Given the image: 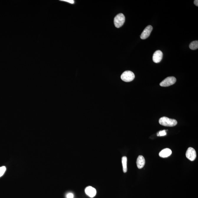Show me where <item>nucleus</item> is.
<instances>
[{
	"label": "nucleus",
	"mask_w": 198,
	"mask_h": 198,
	"mask_svg": "<svg viewBox=\"0 0 198 198\" xmlns=\"http://www.w3.org/2000/svg\"><path fill=\"white\" fill-rule=\"evenodd\" d=\"M153 30V27L151 25H148L143 30L140 35V38L145 39L149 37Z\"/></svg>",
	"instance_id": "nucleus-6"
},
{
	"label": "nucleus",
	"mask_w": 198,
	"mask_h": 198,
	"mask_svg": "<svg viewBox=\"0 0 198 198\" xmlns=\"http://www.w3.org/2000/svg\"><path fill=\"white\" fill-rule=\"evenodd\" d=\"M186 156L187 158L190 161H194L196 158V150L192 148H189L186 152Z\"/></svg>",
	"instance_id": "nucleus-5"
},
{
	"label": "nucleus",
	"mask_w": 198,
	"mask_h": 198,
	"mask_svg": "<svg viewBox=\"0 0 198 198\" xmlns=\"http://www.w3.org/2000/svg\"><path fill=\"white\" fill-rule=\"evenodd\" d=\"M160 125L166 127H174L177 124V122L174 119H171L166 117H163L159 120Z\"/></svg>",
	"instance_id": "nucleus-1"
},
{
	"label": "nucleus",
	"mask_w": 198,
	"mask_h": 198,
	"mask_svg": "<svg viewBox=\"0 0 198 198\" xmlns=\"http://www.w3.org/2000/svg\"><path fill=\"white\" fill-rule=\"evenodd\" d=\"M6 171V168L5 166L0 167V177L4 175Z\"/></svg>",
	"instance_id": "nucleus-13"
},
{
	"label": "nucleus",
	"mask_w": 198,
	"mask_h": 198,
	"mask_svg": "<svg viewBox=\"0 0 198 198\" xmlns=\"http://www.w3.org/2000/svg\"><path fill=\"white\" fill-rule=\"evenodd\" d=\"M172 154L171 150L168 148L163 149L160 152L159 156L161 158H166L170 156Z\"/></svg>",
	"instance_id": "nucleus-10"
},
{
	"label": "nucleus",
	"mask_w": 198,
	"mask_h": 198,
	"mask_svg": "<svg viewBox=\"0 0 198 198\" xmlns=\"http://www.w3.org/2000/svg\"><path fill=\"white\" fill-rule=\"evenodd\" d=\"M135 78V75L133 72L131 71H125L122 74L121 78L122 81L125 82H130L134 79Z\"/></svg>",
	"instance_id": "nucleus-2"
},
{
	"label": "nucleus",
	"mask_w": 198,
	"mask_h": 198,
	"mask_svg": "<svg viewBox=\"0 0 198 198\" xmlns=\"http://www.w3.org/2000/svg\"><path fill=\"white\" fill-rule=\"evenodd\" d=\"M163 56V53L161 51L158 50L154 53L153 56V60L154 63H159L162 59Z\"/></svg>",
	"instance_id": "nucleus-7"
},
{
	"label": "nucleus",
	"mask_w": 198,
	"mask_h": 198,
	"mask_svg": "<svg viewBox=\"0 0 198 198\" xmlns=\"http://www.w3.org/2000/svg\"><path fill=\"white\" fill-rule=\"evenodd\" d=\"M85 192L86 194L89 197L93 198L96 195V189L92 186H88L86 188Z\"/></svg>",
	"instance_id": "nucleus-8"
},
{
	"label": "nucleus",
	"mask_w": 198,
	"mask_h": 198,
	"mask_svg": "<svg viewBox=\"0 0 198 198\" xmlns=\"http://www.w3.org/2000/svg\"><path fill=\"white\" fill-rule=\"evenodd\" d=\"M122 163L124 173H126L127 171V158L126 156L122 157Z\"/></svg>",
	"instance_id": "nucleus-11"
},
{
	"label": "nucleus",
	"mask_w": 198,
	"mask_h": 198,
	"mask_svg": "<svg viewBox=\"0 0 198 198\" xmlns=\"http://www.w3.org/2000/svg\"><path fill=\"white\" fill-rule=\"evenodd\" d=\"M194 3L196 6H198V0H195L194 1Z\"/></svg>",
	"instance_id": "nucleus-17"
},
{
	"label": "nucleus",
	"mask_w": 198,
	"mask_h": 198,
	"mask_svg": "<svg viewBox=\"0 0 198 198\" xmlns=\"http://www.w3.org/2000/svg\"><path fill=\"white\" fill-rule=\"evenodd\" d=\"M125 21V16L122 13H119L115 17L114 24L116 28H119L123 26Z\"/></svg>",
	"instance_id": "nucleus-3"
},
{
	"label": "nucleus",
	"mask_w": 198,
	"mask_h": 198,
	"mask_svg": "<svg viewBox=\"0 0 198 198\" xmlns=\"http://www.w3.org/2000/svg\"><path fill=\"white\" fill-rule=\"evenodd\" d=\"M60 1H65L72 4H73L75 3V1L73 0H61Z\"/></svg>",
	"instance_id": "nucleus-15"
},
{
	"label": "nucleus",
	"mask_w": 198,
	"mask_h": 198,
	"mask_svg": "<svg viewBox=\"0 0 198 198\" xmlns=\"http://www.w3.org/2000/svg\"><path fill=\"white\" fill-rule=\"evenodd\" d=\"M167 134V132H166V131L165 130H164L161 131H159L157 134L158 136H165Z\"/></svg>",
	"instance_id": "nucleus-14"
},
{
	"label": "nucleus",
	"mask_w": 198,
	"mask_h": 198,
	"mask_svg": "<svg viewBox=\"0 0 198 198\" xmlns=\"http://www.w3.org/2000/svg\"><path fill=\"white\" fill-rule=\"evenodd\" d=\"M73 194L72 193H69L66 195V197L67 198H73Z\"/></svg>",
	"instance_id": "nucleus-16"
},
{
	"label": "nucleus",
	"mask_w": 198,
	"mask_h": 198,
	"mask_svg": "<svg viewBox=\"0 0 198 198\" xmlns=\"http://www.w3.org/2000/svg\"><path fill=\"white\" fill-rule=\"evenodd\" d=\"M189 48L190 49L192 50H195L198 49V40L194 41L192 42L189 45Z\"/></svg>",
	"instance_id": "nucleus-12"
},
{
	"label": "nucleus",
	"mask_w": 198,
	"mask_h": 198,
	"mask_svg": "<svg viewBox=\"0 0 198 198\" xmlns=\"http://www.w3.org/2000/svg\"><path fill=\"white\" fill-rule=\"evenodd\" d=\"M145 161L143 156L140 155L138 158L137 161V165L139 169H141L144 167Z\"/></svg>",
	"instance_id": "nucleus-9"
},
{
	"label": "nucleus",
	"mask_w": 198,
	"mask_h": 198,
	"mask_svg": "<svg viewBox=\"0 0 198 198\" xmlns=\"http://www.w3.org/2000/svg\"><path fill=\"white\" fill-rule=\"evenodd\" d=\"M176 78L174 77H168L166 78L160 84L161 87H168L173 85L176 82Z\"/></svg>",
	"instance_id": "nucleus-4"
}]
</instances>
